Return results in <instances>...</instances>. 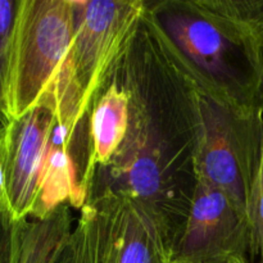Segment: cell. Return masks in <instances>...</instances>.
I'll use <instances>...</instances> for the list:
<instances>
[{
	"instance_id": "30bf717a",
	"label": "cell",
	"mask_w": 263,
	"mask_h": 263,
	"mask_svg": "<svg viewBox=\"0 0 263 263\" xmlns=\"http://www.w3.org/2000/svg\"><path fill=\"white\" fill-rule=\"evenodd\" d=\"M57 263H87L86 239L82 225L77 220L69 241Z\"/></svg>"
},
{
	"instance_id": "3957f363",
	"label": "cell",
	"mask_w": 263,
	"mask_h": 263,
	"mask_svg": "<svg viewBox=\"0 0 263 263\" xmlns=\"http://www.w3.org/2000/svg\"><path fill=\"white\" fill-rule=\"evenodd\" d=\"M87 263H171L172 239L141 203L113 190L87 199L79 217Z\"/></svg>"
},
{
	"instance_id": "277c9868",
	"label": "cell",
	"mask_w": 263,
	"mask_h": 263,
	"mask_svg": "<svg viewBox=\"0 0 263 263\" xmlns=\"http://www.w3.org/2000/svg\"><path fill=\"white\" fill-rule=\"evenodd\" d=\"M76 32L72 46L82 105L90 113L100 90L130 49L145 13L143 2H74Z\"/></svg>"
},
{
	"instance_id": "5b68a950",
	"label": "cell",
	"mask_w": 263,
	"mask_h": 263,
	"mask_svg": "<svg viewBox=\"0 0 263 263\" xmlns=\"http://www.w3.org/2000/svg\"><path fill=\"white\" fill-rule=\"evenodd\" d=\"M189 213L172 244L171 263H200L228 256L249 257L248 211L226 193L197 180Z\"/></svg>"
},
{
	"instance_id": "6da1fadb",
	"label": "cell",
	"mask_w": 263,
	"mask_h": 263,
	"mask_svg": "<svg viewBox=\"0 0 263 263\" xmlns=\"http://www.w3.org/2000/svg\"><path fill=\"white\" fill-rule=\"evenodd\" d=\"M76 32L73 0H18L12 32L0 46L3 121L37 109L85 121L72 62Z\"/></svg>"
},
{
	"instance_id": "8fae6325",
	"label": "cell",
	"mask_w": 263,
	"mask_h": 263,
	"mask_svg": "<svg viewBox=\"0 0 263 263\" xmlns=\"http://www.w3.org/2000/svg\"><path fill=\"white\" fill-rule=\"evenodd\" d=\"M200 263H253V262L246 256H228V257H221V258L210 259V261L200 262Z\"/></svg>"
},
{
	"instance_id": "9c48e42d",
	"label": "cell",
	"mask_w": 263,
	"mask_h": 263,
	"mask_svg": "<svg viewBox=\"0 0 263 263\" xmlns=\"http://www.w3.org/2000/svg\"><path fill=\"white\" fill-rule=\"evenodd\" d=\"M248 220L251 235L249 257L253 263H263V138L249 190Z\"/></svg>"
},
{
	"instance_id": "ba28073f",
	"label": "cell",
	"mask_w": 263,
	"mask_h": 263,
	"mask_svg": "<svg viewBox=\"0 0 263 263\" xmlns=\"http://www.w3.org/2000/svg\"><path fill=\"white\" fill-rule=\"evenodd\" d=\"M130 125V95L126 87L110 82L90 110L87 161L84 174L86 190L98 167L108 166L122 146Z\"/></svg>"
},
{
	"instance_id": "8992f818",
	"label": "cell",
	"mask_w": 263,
	"mask_h": 263,
	"mask_svg": "<svg viewBox=\"0 0 263 263\" xmlns=\"http://www.w3.org/2000/svg\"><path fill=\"white\" fill-rule=\"evenodd\" d=\"M258 157L259 152L252 158H240L226 113L221 112L216 103L198 99L195 179L222 190L248 211L249 190Z\"/></svg>"
},
{
	"instance_id": "7a4b0ae2",
	"label": "cell",
	"mask_w": 263,
	"mask_h": 263,
	"mask_svg": "<svg viewBox=\"0 0 263 263\" xmlns=\"http://www.w3.org/2000/svg\"><path fill=\"white\" fill-rule=\"evenodd\" d=\"M82 123L37 109L3 121L0 205L3 223L44 218L63 205L82 208L89 199L74 148Z\"/></svg>"
},
{
	"instance_id": "52a82bcc",
	"label": "cell",
	"mask_w": 263,
	"mask_h": 263,
	"mask_svg": "<svg viewBox=\"0 0 263 263\" xmlns=\"http://www.w3.org/2000/svg\"><path fill=\"white\" fill-rule=\"evenodd\" d=\"M69 205L44 218L4 223L2 263H57L73 229Z\"/></svg>"
}]
</instances>
